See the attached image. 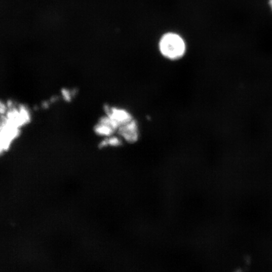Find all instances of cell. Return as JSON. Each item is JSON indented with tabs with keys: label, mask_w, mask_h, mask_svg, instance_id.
I'll list each match as a JSON object with an SVG mask.
<instances>
[{
	"label": "cell",
	"mask_w": 272,
	"mask_h": 272,
	"mask_svg": "<svg viewBox=\"0 0 272 272\" xmlns=\"http://www.w3.org/2000/svg\"><path fill=\"white\" fill-rule=\"evenodd\" d=\"M159 47L163 55L170 59H179L186 50L183 38L174 33H168L163 35L161 38Z\"/></svg>",
	"instance_id": "cell-1"
}]
</instances>
